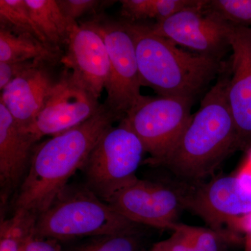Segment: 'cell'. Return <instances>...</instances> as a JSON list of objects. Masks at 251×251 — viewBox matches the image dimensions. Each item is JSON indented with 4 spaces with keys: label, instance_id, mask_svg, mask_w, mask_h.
I'll list each match as a JSON object with an SVG mask.
<instances>
[{
    "label": "cell",
    "instance_id": "obj_1",
    "mask_svg": "<svg viewBox=\"0 0 251 251\" xmlns=\"http://www.w3.org/2000/svg\"><path fill=\"white\" fill-rule=\"evenodd\" d=\"M120 120L103 103L90 120L35 147L14 210L23 209L38 216L47 210L73 175L82 170L102 135Z\"/></svg>",
    "mask_w": 251,
    "mask_h": 251
},
{
    "label": "cell",
    "instance_id": "obj_2",
    "mask_svg": "<svg viewBox=\"0 0 251 251\" xmlns=\"http://www.w3.org/2000/svg\"><path fill=\"white\" fill-rule=\"evenodd\" d=\"M230 76L229 61L224 63L215 85L204 96L174 148L156 166L198 181L212 174L238 150L237 130L227 100Z\"/></svg>",
    "mask_w": 251,
    "mask_h": 251
},
{
    "label": "cell",
    "instance_id": "obj_3",
    "mask_svg": "<svg viewBox=\"0 0 251 251\" xmlns=\"http://www.w3.org/2000/svg\"><path fill=\"white\" fill-rule=\"evenodd\" d=\"M122 21L134 42L142 86L158 96L194 99L222 70L221 59L179 49L150 25Z\"/></svg>",
    "mask_w": 251,
    "mask_h": 251
},
{
    "label": "cell",
    "instance_id": "obj_4",
    "mask_svg": "<svg viewBox=\"0 0 251 251\" xmlns=\"http://www.w3.org/2000/svg\"><path fill=\"white\" fill-rule=\"evenodd\" d=\"M135 224L84 186L68 184L38 216L36 237L58 241L138 232Z\"/></svg>",
    "mask_w": 251,
    "mask_h": 251
},
{
    "label": "cell",
    "instance_id": "obj_5",
    "mask_svg": "<svg viewBox=\"0 0 251 251\" xmlns=\"http://www.w3.org/2000/svg\"><path fill=\"white\" fill-rule=\"evenodd\" d=\"M146 153L141 140L124 119L110 127L96 144L82 167L86 186L107 202L138 177Z\"/></svg>",
    "mask_w": 251,
    "mask_h": 251
},
{
    "label": "cell",
    "instance_id": "obj_6",
    "mask_svg": "<svg viewBox=\"0 0 251 251\" xmlns=\"http://www.w3.org/2000/svg\"><path fill=\"white\" fill-rule=\"evenodd\" d=\"M193 99L142 95L124 120L141 140L150 157L145 163L156 166L168 154L191 120Z\"/></svg>",
    "mask_w": 251,
    "mask_h": 251
},
{
    "label": "cell",
    "instance_id": "obj_7",
    "mask_svg": "<svg viewBox=\"0 0 251 251\" xmlns=\"http://www.w3.org/2000/svg\"><path fill=\"white\" fill-rule=\"evenodd\" d=\"M86 23L99 31L106 46L110 77L104 103L122 120L142 97L134 42L123 21L97 15Z\"/></svg>",
    "mask_w": 251,
    "mask_h": 251
},
{
    "label": "cell",
    "instance_id": "obj_8",
    "mask_svg": "<svg viewBox=\"0 0 251 251\" xmlns=\"http://www.w3.org/2000/svg\"><path fill=\"white\" fill-rule=\"evenodd\" d=\"M99 99L77 82L72 74L54 84L35 122L23 131L37 143L46 135L54 136L82 125L100 108Z\"/></svg>",
    "mask_w": 251,
    "mask_h": 251
},
{
    "label": "cell",
    "instance_id": "obj_9",
    "mask_svg": "<svg viewBox=\"0 0 251 251\" xmlns=\"http://www.w3.org/2000/svg\"><path fill=\"white\" fill-rule=\"evenodd\" d=\"M205 5L202 8L179 11L150 25L156 34L176 45L221 59L231 49L232 25L208 11Z\"/></svg>",
    "mask_w": 251,
    "mask_h": 251
},
{
    "label": "cell",
    "instance_id": "obj_10",
    "mask_svg": "<svg viewBox=\"0 0 251 251\" xmlns=\"http://www.w3.org/2000/svg\"><path fill=\"white\" fill-rule=\"evenodd\" d=\"M107 203L135 224L173 231L183 209L180 191L138 178L113 195Z\"/></svg>",
    "mask_w": 251,
    "mask_h": 251
},
{
    "label": "cell",
    "instance_id": "obj_11",
    "mask_svg": "<svg viewBox=\"0 0 251 251\" xmlns=\"http://www.w3.org/2000/svg\"><path fill=\"white\" fill-rule=\"evenodd\" d=\"M180 194L183 209L200 216L214 230L251 211V195L243 189L235 175L216 177Z\"/></svg>",
    "mask_w": 251,
    "mask_h": 251
},
{
    "label": "cell",
    "instance_id": "obj_12",
    "mask_svg": "<svg viewBox=\"0 0 251 251\" xmlns=\"http://www.w3.org/2000/svg\"><path fill=\"white\" fill-rule=\"evenodd\" d=\"M232 55L227 100L237 135L238 150H251V29L232 25Z\"/></svg>",
    "mask_w": 251,
    "mask_h": 251
},
{
    "label": "cell",
    "instance_id": "obj_13",
    "mask_svg": "<svg viewBox=\"0 0 251 251\" xmlns=\"http://www.w3.org/2000/svg\"><path fill=\"white\" fill-rule=\"evenodd\" d=\"M67 46L63 63L77 82L99 99L110 77V59L101 35L83 22L74 27Z\"/></svg>",
    "mask_w": 251,
    "mask_h": 251
},
{
    "label": "cell",
    "instance_id": "obj_14",
    "mask_svg": "<svg viewBox=\"0 0 251 251\" xmlns=\"http://www.w3.org/2000/svg\"><path fill=\"white\" fill-rule=\"evenodd\" d=\"M42 62L11 81L1 91L0 102L22 130L29 128L40 113L57 80Z\"/></svg>",
    "mask_w": 251,
    "mask_h": 251
},
{
    "label": "cell",
    "instance_id": "obj_15",
    "mask_svg": "<svg viewBox=\"0 0 251 251\" xmlns=\"http://www.w3.org/2000/svg\"><path fill=\"white\" fill-rule=\"evenodd\" d=\"M36 143L30 135L21 130L0 102V184L4 201L23 182Z\"/></svg>",
    "mask_w": 251,
    "mask_h": 251
},
{
    "label": "cell",
    "instance_id": "obj_16",
    "mask_svg": "<svg viewBox=\"0 0 251 251\" xmlns=\"http://www.w3.org/2000/svg\"><path fill=\"white\" fill-rule=\"evenodd\" d=\"M59 59V49L35 38L14 34L0 28V62L39 59L53 64Z\"/></svg>",
    "mask_w": 251,
    "mask_h": 251
},
{
    "label": "cell",
    "instance_id": "obj_17",
    "mask_svg": "<svg viewBox=\"0 0 251 251\" xmlns=\"http://www.w3.org/2000/svg\"><path fill=\"white\" fill-rule=\"evenodd\" d=\"M31 17L46 40L59 49L67 45L71 33L78 23L69 21L62 12L57 0H25Z\"/></svg>",
    "mask_w": 251,
    "mask_h": 251
},
{
    "label": "cell",
    "instance_id": "obj_18",
    "mask_svg": "<svg viewBox=\"0 0 251 251\" xmlns=\"http://www.w3.org/2000/svg\"><path fill=\"white\" fill-rule=\"evenodd\" d=\"M206 0H122L121 14L125 21L139 22L155 18L161 22L186 9L202 8Z\"/></svg>",
    "mask_w": 251,
    "mask_h": 251
},
{
    "label": "cell",
    "instance_id": "obj_19",
    "mask_svg": "<svg viewBox=\"0 0 251 251\" xmlns=\"http://www.w3.org/2000/svg\"><path fill=\"white\" fill-rule=\"evenodd\" d=\"M0 28L50 44L31 17L25 0H0Z\"/></svg>",
    "mask_w": 251,
    "mask_h": 251
},
{
    "label": "cell",
    "instance_id": "obj_20",
    "mask_svg": "<svg viewBox=\"0 0 251 251\" xmlns=\"http://www.w3.org/2000/svg\"><path fill=\"white\" fill-rule=\"evenodd\" d=\"M38 216L30 211L16 209L14 215L1 221L0 251H20L28 239L34 235Z\"/></svg>",
    "mask_w": 251,
    "mask_h": 251
},
{
    "label": "cell",
    "instance_id": "obj_21",
    "mask_svg": "<svg viewBox=\"0 0 251 251\" xmlns=\"http://www.w3.org/2000/svg\"><path fill=\"white\" fill-rule=\"evenodd\" d=\"M193 251H226L229 244L239 241L237 233L230 229L214 230L181 224Z\"/></svg>",
    "mask_w": 251,
    "mask_h": 251
},
{
    "label": "cell",
    "instance_id": "obj_22",
    "mask_svg": "<svg viewBox=\"0 0 251 251\" xmlns=\"http://www.w3.org/2000/svg\"><path fill=\"white\" fill-rule=\"evenodd\" d=\"M204 8L231 24L251 29V0H207Z\"/></svg>",
    "mask_w": 251,
    "mask_h": 251
},
{
    "label": "cell",
    "instance_id": "obj_23",
    "mask_svg": "<svg viewBox=\"0 0 251 251\" xmlns=\"http://www.w3.org/2000/svg\"><path fill=\"white\" fill-rule=\"evenodd\" d=\"M137 232L100 236L72 251H138L139 241Z\"/></svg>",
    "mask_w": 251,
    "mask_h": 251
},
{
    "label": "cell",
    "instance_id": "obj_24",
    "mask_svg": "<svg viewBox=\"0 0 251 251\" xmlns=\"http://www.w3.org/2000/svg\"><path fill=\"white\" fill-rule=\"evenodd\" d=\"M59 8L66 17L72 23H76L77 18L87 14H97L114 1L100 0H57Z\"/></svg>",
    "mask_w": 251,
    "mask_h": 251
},
{
    "label": "cell",
    "instance_id": "obj_25",
    "mask_svg": "<svg viewBox=\"0 0 251 251\" xmlns=\"http://www.w3.org/2000/svg\"><path fill=\"white\" fill-rule=\"evenodd\" d=\"M42 62H47L35 59L25 62H0V90H2L15 78Z\"/></svg>",
    "mask_w": 251,
    "mask_h": 251
},
{
    "label": "cell",
    "instance_id": "obj_26",
    "mask_svg": "<svg viewBox=\"0 0 251 251\" xmlns=\"http://www.w3.org/2000/svg\"><path fill=\"white\" fill-rule=\"evenodd\" d=\"M153 248L158 251H193L189 239L180 224L176 226L171 237L157 243Z\"/></svg>",
    "mask_w": 251,
    "mask_h": 251
},
{
    "label": "cell",
    "instance_id": "obj_27",
    "mask_svg": "<svg viewBox=\"0 0 251 251\" xmlns=\"http://www.w3.org/2000/svg\"><path fill=\"white\" fill-rule=\"evenodd\" d=\"M20 251H63L58 241L33 235Z\"/></svg>",
    "mask_w": 251,
    "mask_h": 251
},
{
    "label": "cell",
    "instance_id": "obj_28",
    "mask_svg": "<svg viewBox=\"0 0 251 251\" xmlns=\"http://www.w3.org/2000/svg\"><path fill=\"white\" fill-rule=\"evenodd\" d=\"M229 229L236 233L243 232L251 235V211L244 215L234 218L227 225Z\"/></svg>",
    "mask_w": 251,
    "mask_h": 251
},
{
    "label": "cell",
    "instance_id": "obj_29",
    "mask_svg": "<svg viewBox=\"0 0 251 251\" xmlns=\"http://www.w3.org/2000/svg\"><path fill=\"white\" fill-rule=\"evenodd\" d=\"M235 175L243 189L251 195V153Z\"/></svg>",
    "mask_w": 251,
    "mask_h": 251
},
{
    "label": "cell",
    "instance_id": "obj_30",
    "mask_svg": "<svg viewBox=\"0 0 251 251\" xmlns=\"http://www.w3.org/2000/svg\"><path fill=\"white\" fill-rule=\"evenodd\" d=\"M245 251H251V235H246Z\"/></svg>",
    "mask_w": 251,
    "mask_h": 251
},
{
    "label": "cell",
    "instance_id": "obj_31",
    "mask_svg": "<svg viewBox=\"0 0 251 251\" xmlns=\"http://www.w3.org/2000/svg\"><path fill=\"white\" fill-rule=\"evenodd\" d=\"M150 251H157L156 249H153V248H152V249H151V250H150Z\"/></svg>",
    "mask_w": 251,
    "mask_h": 251
}]
</instances>
